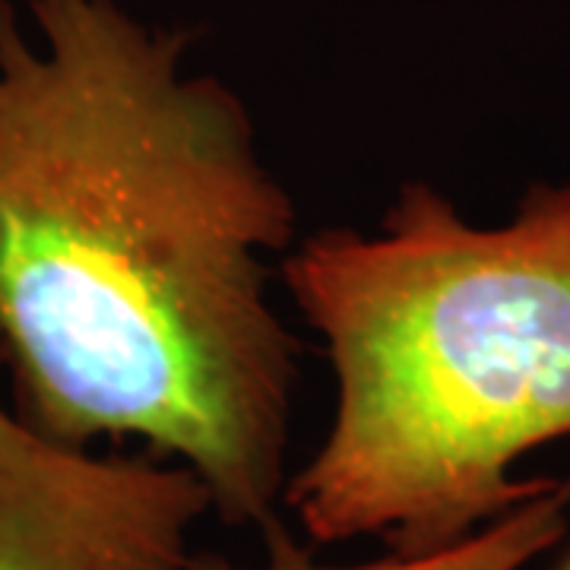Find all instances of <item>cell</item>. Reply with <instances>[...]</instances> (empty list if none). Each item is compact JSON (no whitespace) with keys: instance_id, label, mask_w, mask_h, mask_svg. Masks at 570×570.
I'll use <instances>...</instances> for the list:
<instances>
[{"instance_id":"1","label":"cell","mask_w":570,"mask_h":570,"mask_svg":"<svg viewBox=\"0 0 570 570\" xmlns=\"http://www.w3.org/2000/svg\"><path fill=\"white\" fill-rule=\"evenodd\" d=\"M0 0V358L51 441L140 438L232 527L276 520L298 340L273 257L298 209L187 32L118 0Z\"/></svg>"},{"instance_id":"4","label":"cell","mask_w":570,"mask_h":570,"mask_svg":"<svg viewBox=\"0 0 570 570\" xmlns=\"http://www.w3.org/2000/svg\"><path fill=\"white\" fill-rule=\"evenodd\" d=\"M570 482L551 479L523 504L504 517L485 523L466 539L419 554H393L367 564H324L305 551L288 532L279 517L264 527L266 558L261 564H235L219 554H194L190 570H523L551 546H558L568 532Z\"/></svg>"},{"instance_id":"5","label":"cell","mask_w":570,"mask_h":570,"mask_svg":"<svg viewBox=\"0 0 570 570\" xmlns=\"http://www.w3.org/2000/svg\"><path fill=\"white\" fill-rule=\"evenodd\" d=\"M561 570H570V558H568V564H564V568H561Z\"/></svg>"},{"instance_id":"2","label":"cell","mask_w":570,"mask_h":570,"mask_svg":"<svg viewBox=\"0 0 570 570\" xmlns=\"http://www.w3.org/2000/svg\"><path fill=\"white\" fill-rule=\"evenodd\" d=\"M333 371L324 444L285 479L311 542L453 546L551 479H513L570 434V184L475 225L425 181L377 232L324 228L279 264Z\"/></svg>"},{"instance_id":"3","label":"cell","mask_w":570,"mask_h":570,"mask_svg":"<svg viewBox=\"0 0 570 570\" xmlns=\"http://www.w3.org/2000/svg\"><path fill=\"white\" fill-rule=\"evenodd\" d=\"M206 485L163 456H96L0 406V570H190Z\"/></svg>"}]
</instances>
